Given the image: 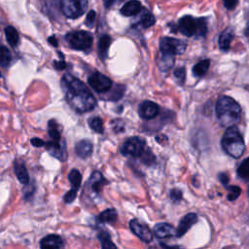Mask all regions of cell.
I'll list each match as a JSON object with an SVG mask.
<instances>
[{
  "label": "cell",
  "instance_id": "cell-1",
  "mask_svg": "<svg viewBox=\"0 0 249 249\" xmlns=\"http://www.w3.org/2000/svg\"><path fill=\"white\" fill-rule=\"evenodd\" d=\"M60 85L66 101L76 112L86 113L95 107V97L89 89L78 78L68 73L64 74L61 78Z\"/></svg>",
  "mask_w": 249,
  "mask_h": 249
},
{
  "label": "cell",
  "instance_id": "cell-2",
  "mask_svg": "<svg viewBox=\"0 0 249 249\" xmlns=\"http://www.w3.org/2000/svg\"><path fill=\"white\" fill-rule=\"evenodd\" d=\"M216 115L221 125L232 126L240 122L241 108L233 98L222 95L216 103Z\"/></svg>",
  "mask_w": 249,
  "mask_h": 249
},
{
  "label": "cell",
  "instance_id": "cell-3",
  "mask_svg": "<svg viewBox=\"0 0 249 249\" xmlns=\"http://www.w3.org/2000/svg\"><path fill=\"white\" fill-rule=\"evenodd\" d=\"M223 150L234 159L240 158L245 151V144L243 138L239 132V129L235 126H229L226 129L221 141Z\"/></svg>",
  "mask_w": 249,
  "mask_h": 249
},
{
  "label": "cell",
  "instance_id": "cell-4",
  "mask_svg": "<svg viewBox=\"0 0 249 249\" xmlns=\"http://www.w3.org/2000/svg\"><path fill=\"white\" fill-rule=\"evenodd\" d=\"M177 30L187 37H203L207 32L205 18L185 16L178 20Z\"/></svg>",
  "mask_w": 249,
  "mask_h": 249
},
{
  "label": "cell",
  "instance_id": "cell-5",
  "mask_svg": "<svg viewBox=\"0 0 249 249\" xmlns=\"http://www.w3.org/2000/svg\"><path fill=\"white\" fill-rule=\"evenodd\" d=\"M65 39L69 46L77 51H87L90 49L93 42L92 35L85 30L71 31L66 34Z\"/></svg>",
  "mask_w": 249,
  "mask_h": 249
},
{
  "label": "cell",
  "instance_id": "cell-6",
  "mask_svg": "<svg viewBox=\"0 0 249 249\" xmlns=\"http://www.w3.org/2000/svg\"><path fill=\"white\" fill-rule=\"evenodd\" d=\"M62 14L69 18L81 17L88 8V0H59Z\"/></svg>",
  "mask_w": 249,
  "mask_h": 249
},
{
  "label": "cell",
  "instance_id": "cell-7",
  "mask_svg": "<svg viewBox=\"0 0 249 249\" xmlns=\"http://www.w3.org/2000/svg\"><path fill=\"white\" fill-rule=\"evenodd\" d=\"M146 142L139 136H132L127 138L121 146L120 151L124 156H131L133 158H140L145 150Z\"/></svg>",
  "mask_w": 249,
  "mask_h": 249
},
{
  "label": "cell",
  "instance_id": "cell-8",
  "mask_svg": "<svg viewBox=\"0 0 249 249\" xmlns=\"http://www.w3.org/2000/svg\"><path fill=\"white\" fill-rule=\"evenodd\" d=\"M187 44L186 42L171 38V37H163L160 41V53L176 55V54H182L186 51Z\"/></svg>",
  "mask_w": 249,
  "mask_h": 249
},
{
  "label": "cell",
  "instance_id": "cell-9",
  "mask_svg": "<svg viewBox=\"0 0 249 249\" xmlns=\"http://www.w3.org/2000/svg\"><path fill=\"white\" fill-rule=\"evenodd\" d=\"M89 85L97 92L102 93L108 91L112 88V81L106 75L94 72L88 79Z\"/></svg>",
  "mask_w": 249,
  "mask_h": 249
},
{
  "label": "cell",
  "instance_id": "cell-10",
  "mask_svg": "<svg viewBox=\"0 0 249 249\" xmlns=\"http://www.w3.org/2000/svg\"><path fill=\"white\" fill-rule=\"evenodd\" d=\"M129 227L132 232L139 237L142 241L149 243L153 240L152 231L144 224L140 223L137 219H132L129 221Z\"/></svg>",
  "mask_w": 249,
  "mask_h": 249
},
{
  "label": "cell",
  "instance_id": "cell-11",
  "mask_svg": "<svg viewBox=\"0 0 249 249\" xmlns=\"http://www.w3.org/2000/svg\"><path fill=\"white\" fill-rule=\"evenodd\" d=\"M48 152L54 158L58 159L61 161L66 160L67 159V150H66V144L64 140L61 141H53L50 140L46 144Z\"/></svg>",
  "mask_w": 249,
  "mask_h": 249
},
{
  "label": "cell",
  "instance_id": "cell-12",
  "mask_svg": "<svg viewBox=\"0 0 249 249\" xmlns=\"http://www.w3.org/2000/svg\"><path fill=\"white\" fill-rule=\"evenodd\" d=\"M160 113V107L153 101H143L138 109V114L143 120H152Z\"/></svg>",
  "mask_w": 249,
  "mask_h": 249
},
{
  "label": "cell",
  "instance_id": "cell-13",
  "mask_svg": "<svg viewBox=\"0 0 249 249\" xmlns=\"http://www.w3.org/2000/svg\"><path fill=\"white\" fill-rule=\"evenodd\" d=\"M196 222H197V216L196 213H189L185 215L179 222L178 228L176 230V236L177 237L183 236Z\"/></svg>",
  "mask_w": 249,
  "mask_h": 249
},
{
  "label": "cell",
  "instance_id": "cell-14",
  "mask_svg": "<svg viewBox=\"0 0 249 249\" xmlns=\"http://www.w3.org/2000/svg\"><path fill=\"white\" fill-rule=\"evenodd\" d=\"M154 233L158 238H168L176 235V230L167 223H159L154 227Z\"/></svg>",
  "mask_w": 249,
  "mask_h": 249
},
{
  "label": "cell",
  "instance_id": "cell-15",
  "mask_svg": "<svg viewBox=\"0 0 249 249\" xmlns=\"http://www.w3.org/2000/svg\"><path fill=\"white\" fill-rule=\"evenodd\" d=\"M75 152L79 158L87 159L92 154V143L88 139L81 140L76 144Z\"/></svg>",
  "mask_w": 249,
  "mask_h": 249
},
{
  "label": "cell",
  "instance_id": "cell-16",
  "mask_svg": "<svg viewBox=\"0 0 249 249\" xmlns=\"http://www.w3.org/2000/svg\"><path fill=\"white\" fill-rule=\"evenodd\" d=\"M140 11H142L141 3L138 0H130L121 8L120 12L123 16L131 17L137 15L138 13H140Z\"/></svg>",
  "mask_w": 249,
  "mask_h": 249
},
{
  "label": "cell",
  "instance_id": "cell-17",
  "mask_svg": "<svg viewBox=\"0 0 249 249\" xmlns=\"http://www.w3.org/2000/svg\"><path fill=\"white\" fill-rule=\"evenodd\" d=\"M63 246L62 238L57 234H49L41 239V248H60Z\"/></svg>",
  "mask_w": 249,
  "mask_h": 249
},
{
  "label": "cell",
  "instance_id": "cell-18",
  "mask_svg": "<svg viewBox=\"0 0 249 249\" xmlns=\"http://www.w3.org/2000/svg\"><path fill=\"white\" fill-rule=\"evenodd\" d=\"M89 183L90 189L94 193L98 194L102 190L103 186L107 183V181L103 178L102 174L99 171H94L89 178Z\"/></svg>",
  "mask_w": 249,
  "mask_h": 249
},
{
  "label": "cell",
  "instance_id": "cell-19",
  "mask_svg": "<svg viewBox=\"0 0 249 249\" xmlns=\"http://www.w3.org/2000/svg\"><path fill=\"white\" fill-rule=\"evenodd\" d=\"M233 39V31L231 28H226L219 36V40H218V43H219V48L222 50V51H225L227 52L230 47H231V43Z\"/></svg>",
  "mask_w": 249,
  "mask_h": 249
},
{
  "label": "cell",
  "instance_id": "cell-20",
  "mask_svg": "<svg viewBox=\"0 0 249 249\" xmlns=\"http://www.w3.org/2000/svg\"><path fill=\"white\" fill-rule=\"evenodd\" d=\"M14 168H15V174H16L17 178L18 179V181L24 185L28 184L29 183V174L27 172V169H26L24 163L21 161H16Z\"/></svg>",
  "mask_w": 249,
  "mask_h": 249
},
{
  "label": "cell",
  "instance_id": "cell-21",
  "mask_svg": "<svg viewBox=\"0 0 249 249\" xmlns=\"http://www.w3.org/2000/svg\"><path fill=\"white\" fill-rule=\"evenodd\" d=\"M111 42H112V39L107 34L101 36V38L98 41V54L102 60H104L107 56V53L111 45Z\"/></svg>",
  "mask_w": 249,
  "mask_h": 249
},
{
  "label": "cell",
  "instance_id": "cell-22",
  "mask_svg": "<svg viewBox=\"0 0 249 249\" xmlns=\"http://www.w3.org/2000/svg\"><path fill=\"white\" fill-rule=\"evenodd\" d=\"M174 55L160 53L158 59V66L161 71H167L173 66Z\"/></svg>",
  "mask_w": 249,
  "mask_h": 249
},
{
  "label": "cell",
  "instance_id": "cell-23",
  "mask_svg": "<svg viewBox=\"0 0 249 249\" xmlns=\"http://www.w3.org/2000/svg\"><path fill=\"white\" fill-rule=\"evenodd\" d=\"M48 132H49V136L51 137V140H53V141H61L62 140L59 124L56 123L55 120L49 121Z\"/></svg>",
  "mask_w": 249,
  "mask_h": 249
},
{
  "label": "cell",
  "instance_id": "cell-24",
  "mask_svg": "<svg viewBox=\"0 0 249 249\" xmlns=\"http://www.w3.org/2000/svg\"><path fill=\"white\" fill-rule=\"evenodd\" d=\"M209 66H210V60L209 59L200 60L199 62H197L193 67V74L196 77H202L207 73Z\"/></svg>",
  "mask_w": 249,
  "mask_h": 249
},
{
  "label": "cell",
  "instance_id": "cell-25",
  "mask_svg": "<svg viewBox=\"0 0 249 249\" xmlns=\"http://www.w3.org/2000/svg\"><path fill=\"white\" fill-rule=\"evenodd\" d=\"M155 21H156L155 17L149 11H147L146 9H142L140 19H139V24L143 28H148V27L154 25Z\"/></svg>",
  "mask_w": 249,
  "mask_h": 249
},
{
  "label": "cell",
  "instance_id": "cell-26",
  "mask_svg": "<svg viewBox=\"0 0 249 249\" xmlns=\"http://www.w3.org/2000/svg\"><path fill=\"white\" fill-rule=\"evenodd\" d=\"M4 31H5V35L8 43L12 47H16L19 40V36L17 29L14 26H7Z\"/></svg>",
  "mask_w": 249,
  "mask_h": 249
},
{
  "label": "cell",
  "instance_id": "cell-27",
  "mask_svg": "<svg viewBox=\"0 0 249 249\" xmlns=\"http://www.w3.org/2000/svg\"><path fill=\"white\" fill-rule=\"evenodd\" d=\"M118 214L115 209L108 208L102 211L98 216V221L101 223H113L117 220Z\"/></svg>",
  "mask_w": 249,
  "mask_h": 249
},
{
  "label": "cell",
  "instance_id": "cell-28",
  "mask_svg": "<svg viewBox=\"0 0 249 249\" xmlns=\"http://www.w3.org/2000/svg\"><path fill=\"white\" fill-rule=\"evenodd\" d=\"M97 237H98V239L100 241V244H101V247L103 249L117 248V246L112 242L111 237H110V235H109V233L107 231H99Z\"/></svg>",
  "mask_w": 249,
  "mask_h": 249
},
{
  "label": "cell",
  "instance_id": "cell-29",
  "mask_svg": "<svg viewBox=\"0 0 249 249\" xmlns=\"http://www.w3.org/2000/svg\"><path fill=\"white\" fill-rule=\"evenodd\" d=\"M68 179L69 182L72 185L73 189L78 190L81 186V181H82V175L78 169H72L70 173L68 174Z\"/></svg>",
  "mask_w": 249,
  "mask_h": 249
},
{
  "label": "cell",
  "instance_id": "cell-30",
  "mask_svg": "<svg viewBox=\"0 0 249 249\" xmlns=\"http://www.w3.org/2000/svg\"><path fill=\"white\" fill-rule=\"evenodd\" d=\"M237 175L243 180L249 181V158L243 160L237 168Z\"/></svg>",
  "mask_w": 249,
  "mask_h": 249
},
{
  "label": "cell",
  "instance_id": "cell-31",
  "mask_svg": "<svg viewBox=\"0 0 249 249\" xmlns=\"http://www.w3.org/2000/svg\"><path fill=\"white\" fill-rule=\"evenodd\" d=\"M12 60V53L8 48L0 45V65L7 66Z\"/></svg>",
  "mask_w": 249,
  "mask_h": 249
},
{
  "label": "cell",
  "instance_id": "cell-32",
  "mask_svg": "<svg viewBox=\"0 0 249 249\" xmlns=\"http://www.w3.org/2000/svg\"><path fill=\"white\" fill-rule=\"evenodd\" d=\"M89 126L90 128L97 132V133H102L103 132V122L99 117H93L91 119H89Z\"/></svg>",
  "mask_w": 249,
  "mask_h": 249
},
{
  "label": "cell",
  "instance_id": "cell-33",
  "mask_svg": "<svg viewBox=\"0 0 249 249\" xmlns=\"http://www.w3.org/2000/svg\"><path fill=\"white\" fill-rule=\"evenodd\" d=\"M141 161L146 164V165H152L153 163H155L156 161V158L154 156V154L152 153V151L150 149H146L145 152L143 153V155L140 157Z\"/></svg>",
  "mask_w": 249,
  "mask_h": 249
},
{
  "label": "cell",
  "instance_id": "cell-34",
  "mask_svg": "<svg viewBox=\"0 0 249 249\" xmlns=\"http://www.w3.org/2000/svg\"><path fill=\"white\" fill-rule=\"evenodd\" d=\"M227 190H228V199L231 201L235 200L241 193V189L238 186H229L227 187Z\"/></svg>",
  "mask_w": 249,
  "mask_h": 249
},
{
  "label": "cell",
  "instance_id": "cell-35",
  "mask_svg": "<svg viewBox=\"0 0 249 249\" xmlns=\"http://www.w3.org/2000/svg\"><path fill=\"white\" fill-rule=\"evenodd\" d=\"M174 77L176 79V82L180 85L183 86L185 83V78H186V70L184 67H179L174 71Z\"/></svg>",
  "mask_w": 249,
  "mask_h": 249
},
{
  "label": "cell",
  "instance_id": "cell-36",
  "mask_svg": "<svg viewBox=\"0 0 249 249\" xmlns=\"http://www.w3.org/2000/svg\"><path fill=\"white\" fill-rule=\"evenodd\" d=\"M77 191H78V190L73 189V188H72L70 191H68V192L64 195V197H63L64 202H66V203H71V202L76 198V196H77Z\"/></svg>",
  "mask_w": 249,
  "mask_h": 249
},
{
  "label": "cell",
  "instance_id": "cell-37",
  "mask_svg": "<svg viewBox=\"0 0 249 249\" xmlns=\"http://www.w3.org/2000/svg\"><path fill=\"white\" fill-rule=\"evenodd\" d=\"M170 198L173 201H175V202L180 201L182 199V192L180 190H178V189L171 190V192H170Z\"/></svg>",
  "mask_w": 249,
  "mask_h": 249
},
{
  "label": "cell",
  "instance_id": "cell-38",
  "mask_svg": "<svg viewBox=\"0 0 249 249\" xmlns=\"http://www.w3.org/2000/svg\"><path fill=\"white\" fill-rule=\"evenodd\" d=\"M95 17H96L95 12H94L93 10L89 11V12L88 13V16H87V18H86V24H87L88 26H91V25L93 24L94 20H95Z\"/></svg>",
  "mask_w": 249,
  "mask_h": 249
},
{
  "label": "cell",
  "instance_id": "cell-39",
  "mask_svg": "<svg viewBox=\"0 0 249 249\" xmlns=\"http://www.w3.org/2000/svg\"><path fill=\"white\" fill-rule=\"evenodd\" d=\"M237 1L238 0H223L224 5L228 10H233L237 5Z\"/></svg>",
  "mask_w": 249,
  "mask_h": 249
},
{
  "label": "cell",
  "instance_id": "cell-40",
  "mask_svg": "<svg viewBox=\"0 0 249 249\" xmlns=\"http://www.w3.org/2000/svg\"><path fill=\"white\" fill-rule=\"evenodd\" d=\"M31 144L33 145V146H35V147H42V146H44L46 143L42 140V139H40V138H32L31 139Z\"/></svg>",
  "mask_w": 249,
  "mask_h": 249
},
{
  "label": "cell",
  "instance_id": "cell-41",
  "mask_svg": "<svg viewBox=\"0 0 249 249\" xmlns=\"http://www.w3.org/2000/svg\"><path fill=\"white\" fill-rule=\"evenodd\" d=\"M53 67L56 70H63L66 67V63H65V61H56V60H54L53 61Z\"/></svg>",
  "mask_w": 249,
  "mask_h": 249
},
{
  "label": "cell",
  "instance_id": "cell-42",
  "mask_svg": "<svg viewBox=\"0 0 249 249\" xmlns=\"http://www.w3.org/2000/svg\"><path fill=\"white\" fill-rule=\"evenodd\" d=\"M218 177H219V180H220V182L223 184V185H227L228 184V182H229V176L226 174V173H220L219 175H218Z\"/></svg>",
  "mask_w": 249,
  "mask_h": 249
},
{
  "label": "cell",
  "instance_id": "cell-43",
  "mask_svg": "<svg viewBox=\"0 0 249 249\" xmlns=\"http://www.w3.org/2000/svg\"><path fill=\"white\" fill-rule=\"evenodd\" d=\"M48 41H49V42H50L53 47H57V41H56V39H55V37H54V36L49 37Z\"/></svg>",
  "mask_w": 249,
  "mask_h": 249
},
{
  "label": "cell",
  "instance_id": "cell-44",
  "mask_svg": "<svg viewBox=\"0 0 249 249\" xmlns=\"http://www.w3.org/2000/svg\"><path fill=\"white\" fill-rule=\"evenodd\" d=\"M245 36H246L247 40L249 41V21H248V23L246 25V28H245Z\"/></svg>",
  "mask_w": 249,
  "mask_h": 249
},
{
  "label": "cell",
  "instance_id": "cell-45",
  "mask_svg": "<svg viewBox=\"0 0 249 249\" xmlns=\"http://www.w3.org/2000/svg\"><path fill=\"white\" fill-rule=\"evenodd\" d=\"M103 1H104L105 6H106V7H108V6H110V4H111L114 0H103Z\"/></svg>",
  "mask_w": 249,
  "mask_h": 249
},
{
  "label": "cell",
  "instance_id": "cell-46",
  "mask_svg": "<svg viewBox=\"0 0 249 249\" xmlns=\"http://www.w3.org/2000/svg\"><path fill=\"white\" fill-rule=\"evenodd\" d=\"M248 196H249V188H248Z\"/></svg>",
  "mask_w": 249,
  "mask_h": 249
},
{
  "label": "cell",
  "instance_id": "cell-47",
  "mask_svg": "<svg viewBox=\"0 0 249 249\" xmlns=\"http://www.w3.org/2000/svg\"><path fill=\"white\" fill-rule=\"evenodd\" d=\"M0 77H1V72H0Z\"/></svg>",
  "mask_w": 249,
  "mask_h": 249
}]
</instances>
